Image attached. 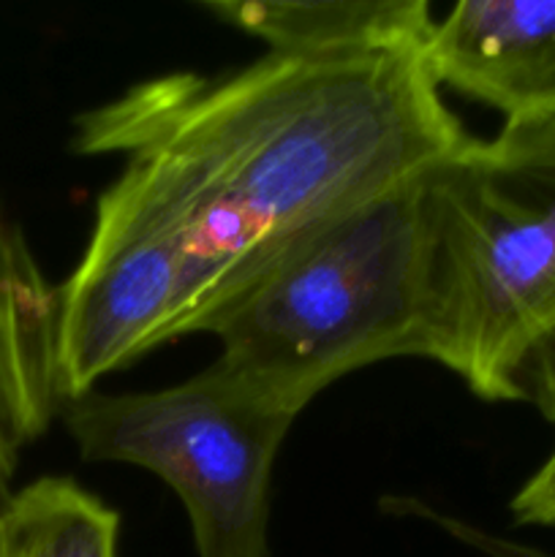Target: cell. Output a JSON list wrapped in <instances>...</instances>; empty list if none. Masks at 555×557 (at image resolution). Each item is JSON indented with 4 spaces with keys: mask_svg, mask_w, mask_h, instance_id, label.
Here are the masks:
<instances>
[{
    "mask_svg": "<svg viewBox=\"0 0 555 557\" xmlns=\"http://www.w3.org/2000/svg\"><path fill=\"white\" fill-rule=\"evenodd\" d=\"M468 139L422 49L283 54L166 74L76 117L114 156L90 239L58 286L63 400L207 321L303 234L422 177Z\"/></svg>",
    "mask_w": 555,
    "mask_h": 557,
    "instance_id": "cell-1",
    "label": "cell"
},
{
    "mask_svg": "<svg viewBox=\"0 0 555 557\" xmlns=\"http://www.w3.org/2000/svg\"><path fill=\"white\" fill-rule=\"evenodd\" d=\"M422 357L555 424V120L468 136L417 180Z\"/></svg>",
    "mask_w": 555,
    "mask_h": 557,
    "instance_id": "cell-2",
    "label": "cell"
},
{
    "mask_svg": "<svg viewBox=\"0 0 555 557\" xmlns=\"http://www.w3.org/2000/svg\"><path fill=\"white\" fill-rule=\"evenodd\" d=\"M417 180L310 228L229 299L201 330L218 368L303 413L354 370L422 357Z\"/></svg>",
    "mask_w": 555,
    "mask_h": 557,
    "instance_id": "cell-3",
    "label": "cell"
},
{
    "mask_svg": "<svg viewBox=\"0 0 555 557\" xmlns=\"http://www.w3.org/2000/svg\"><path fill=\"white\" fill-rule=\"evenodd\" d=\"M60 413L85 460L136 466L177 493L196 555L272 557V471L297 411L212 362L163 389H92Z\"/></svg>",
    "mask_w": 555,
    "mask_h": 557,
    "instance_id": "cell-4",
    "label": "cell"
},
{
    "mask_svg": "<svg viewBox=\"0 0 555 557\" xmlns=\"http://www.w3.org/2000/svg\"><path fill=\"white\" fill-rule=\"evenodd\" d=\"M422 60L452 85L515 120H553L555 0H462L435 20Z\"/></svg>",
    "mask_w": 555,
    "mask_h": 557,
    "instance_id": "cell-5",
    "label": "cell"
},
{
    "mask_svg": "<svg viewBox=\"0 0 555 557\" xmlns=\"http://www.w3.org/2000/svg\"><path fill=\"white\" fill-rule=\"evenodd\" d=\"M58 286L47 281L20 223L0 207V495L22 451L63 411Z\"/></svg>",
    "mask_w": 555,
    "mask_h": 557,
    "instance_id": "cell-6",
    "label": "cell"
},
{
    "mask_svg": "<svg viewBox=\"0 0 555 557\" xmlns=\"http://www.w3.org/2000/svg\"><path fill=\"white\" fill-rule=\"evenodd\" d=\"M201 9L270 52L310 58L422 49L435 25L424 0H218Z\"/></svg>",
    "mask_w": 555,
    "mask_h": 557,
    "instance_id": "cell-7",
    "label": "cell"
},
{
    "mask_svg": "<svg viewBox=\"0 0 555 557\" xmlns=\"http://www.w3.org/2000/svg\"><path fill=\"white\" fill-rule=\"evenodd\" d=\"M120 517L65 476H44L0 506V557H118Z\"/></svg>",
    "mask_w": 555,
    "mask_h": 557,
    "instance_id": "cell-8",
    "label": "cell"
},
{
    "mask_svg": "<svg viewBox=\"0 0 555 557\" xmlns=\"http://www.w3.org/2000/svg\"><path fill=\"white\" fill-rule=\"evenodd\" d=\"M384 500H386L384 509H390L392 515L422 517V520L439 525L441 531H446L452 539H457L460 544H466V547L477 549V553H482L488 557H553L536 547H528V544L511 542V539L495 536V533L482 531V528H473L471 522H462V520H457V517L441 515V511L428 509V506L417 498H384Z\"/></svg>",
    "mask_w": 555,
    "mask_h": 557,
    "instance_id": "cell-9",
    "label": "cell"
},
{
    "mask_svg": "<svg viewBox=\"0 0 555 557\" xmlns=\"http://www.w3.org/2000/svg\"><path fill=\"white\" fill-rule=\"evenodd\" d=\"M515 525L555 528V446L509 500Z\"/></svg>",
    "mask_w": 555,
    "mask_h": 557,
    "instance_id": "cell-10",
    "label": "cell"
},
{
    "mask_svg": "<svg viewBox=\"0 0 555 557\" xmlns=\"http://www.w3.org/2000/svg\"><path fill=\"white\" fill-rule=\"evenodd\" d=\"M553 120H555V109H553Z\"/></svg>",
    "mask_w": 555,
    "mask_h": 557,
    "instance_id": "cell-11",
    "label": "cell"
}]
</instances>
